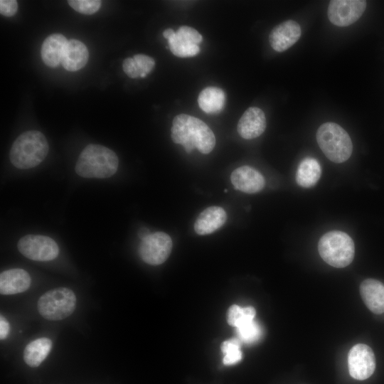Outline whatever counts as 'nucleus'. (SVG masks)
I'll list each match as a JSON object with an SVG mask.
<instances>
[{
    "instance_id": "nucleus-1",
    "label": "nucleus",
    "mask_w": 384,
    "mask_h": 384,
    "mask_svg": "<svg viewBox=\"0 0 384 384\" xmlns=\"http://www.w3.org/2000/svg\"><path fill=\"white\" fill-rule=\"evenodd\" d=\"M171 132L172 141L182 145L188 153L196 148L201 153L207 154L215 145V137L211 129L193 116L176 115L173 119Z\"/></svg>"
},
{
    "instance_id": "nucleus-2",
    "label": "nucleus",
    "mask_w": 384,
    "mask_h": 384,
    "mask_svg": "<svg viewBox=\"0 0 384 384\" xmlns=\"http://www.w3.org/2000/svg\"><path fill=\"white\" fill-rule=\"evenodd\" d=\"M118 157L111 149L100 144H88L80 153L75 171L84 178H105L117 171Z\"/></svg>"
},
{
    "instance_id": "nucleus-3",
    "label": "nucleus",
    "mask_w": 384,
    "mask_h": 384,
    "mask_svg": "<svg viewBox=\"0 0 384 384\" xmlns=\"http://www.w3.org/2000/svg\"><path fill=\"white\" fill-rule=\"evenodd\" d=\"M48 143L43 133L29 130L19 135L9 152L12 164L20 169H28L40 164L48 153Z\"/></svg>"
},
{
    "instance_id": "nucleus-4",
    "label": "nucleus",
    "mask_w": 384,
    "mask_h": 384,
    "mask_svg": "<svg viewBox=\"0 0 384 384\" xmlns=\"http://www.w3.org/2000/svg\"><path fill=\"white\" fill-rule=\"evenodd\" d=\"M316 141L325 156L333 162H344L352 154L353 144L351 137L336 123L322 124L317 129Z\"/></svg>"
},
{
    "instance_id": "nucleus-5",
    "label": "nucleus",
    "mask_w": 384,
    "mask_h": 384,
    "mask_svg": "<svg viewBox=\"0 0 384 384\" xmlns=\"http://www.w3.org/2000/svg\"><path fill=\"white\" fill-rule=\"evenodd\" d=\"M318 250L327 264L341 268L348 266L353 261L355 246L348 234L333 230L326 233L320 238Z\"/></svg>"
},
{
    "instance_id": "nucleus-6",
    "label": "nucleus",
    "mask_w": 384,
    "mask_h": 384,
    "mask_svg": "<svg viewBox=\"0 0 384 384\" xmlns=\"http://www.w3.org/2000/svg\"><path fill=\"white\" fill-rule=\"evenodd\" d=\"M76 297L74 292L66 287L50 289L44 293L37 303L39 314L50 321L62 320L74 311Z\"/></svg>"
},
{
    "instance_id": "nucleus-7",
    "label": "nucleus",
    "mask_w": 384,
    "mask_h": 384,
    "mask_svg": "<svg viewBox=\"0 0 384 384\" xmlns=\"http://www.w3.org/2000/svg\"><path fill=\"white\" fill-rule=\"evenodd\" d=\"M19 252L26 257L40 262L50 261L59 254V247L55 240L48 236L27 235L18 242Z\"/></svg>"
},
{
    "instance_id": "nucleus-8",
    "label": "nucleus",
    "mask_w": 384,
    "mask_h": 384,
    "mask_svg": "<svg viewBox=\"0 0 384 384\" xmlns=\"http://www.w3.org/2000/svg\"><path fill=\"white\" fill-rule=\"evenodd\" d=\"M173 242L171 237L164 232L151 233L142 240L139 247V256L151 265L164 263L169 257Z\"/></svg>"
},
{
    "instance_id": "nucleus-9",
    "label": "nucleus",
    "mask_w": 384,
    "mask_h": 384,
    "mask_svg": "<svg viewBox=\"0 0 384 384\" xmlns=\"http://www.w3.org/2000/svg\"><path fill=\"white\" fill-rule=\"evenodd\" d=\"M363 0H332L328 8V18L337 26H348L357 21L366 8Z\"/></svg>"
},
{
    "instance_id": "nucleus-10",
    "label": "nucleus",
    "mask_w": 384,
    "mask_h": 384,
    "mask_svg": "<svg viewBox=\"0 0 384 384\" xmlns=\"http://www.w3.org/2000/svg\"><path fill=\"white\" fill-rule=\"evenodd\" d=\"M348 366L352 378L359 380L368 378L375 368L373 350L363 343L353 346L348 353Z\"/></svg>"
},
{
    "instance_id": "nucleus-11",
    "label": "nucleus",
    "mask_w": 384,
    "mask_h": 384,
    "mask_svg": "<svg viewBox=\"0 0 384 384\" xmlns=\"http://www.w3.org/2000/svg\"><path fill=\"white\" fill-rule=\"evenodd\" d=\"M202 36L193 28L182 26L168 39L171 52L179 58L196 55L200 52Z\"/></svg>"
},
{
    "instance_id": "nucleus-12",
    "label": "nucleus",
    "mask_w": 384,
    "mask_h": 384,
    "mask_svg": "<svg viewBox=\"0 0 384 384\" xmlns=\"http://www.w3.org/2000/svg\"><path fill=\"white\" fill-rule=\"evenodd\" d=\"M301 35L299 24L294 20H287L276 26L271 31L269 41L274 50L284 52L294 45Z\"/></svg>"
},
{
    "instance_id": "nucleus-13",
    "label": "nucleus",
    "mask_w": 384,
    "mask_h": 384,
    "mask_svg": "<svg viewBox=\"0 0 384 384\" xmlns=\"http://www.w3.org/2000/svg\"><path fill=\"white\" fill-rule=\"evenodd\" d=\"M230 180L235 189L246 193L260 192L265 185L263 176L249 166L235 169L231 174Z\"/></svg>"
},
{
    "instance_id": "nucleus-14",
    "label": "nucleus",
    "mask_w": 384,
    "mask_h": 384,
    "mask_svg": "<svg viewBox=\"0 0 384 384\" xmlns=\"http://www.w3.org/2000/svg\"><path fill=\"white\" fill-rule=\"evenodd\" d=\"M266 125L263 111L258 107H250L239 119L237 130L242 138L252 139L260 137L265 132Z\"/></svg>"
},
{
    "instance_id": "nucleus-15",
    "label": "nucleus",
    "mask_w": 384,
    "mask_h": 384,
    "mask_svg": "<svg viewBox=\"0 0 384 384\" xmlns=\"http://www.w3.org/2000/svg\"><path fill=\"white\" fill-rule=\"evenodd\" d=\"M28 273L20 268L10 269L0 274V293L11 295L26 291L31 285Z\"/></svg>"
},
{
    "instance_id": "nucleus-16",
    "label": "nucleus",
    "mask_w": 384,
    "mask_h": 384,
    "mask_svg": "<svg viewBox=\"0 0 384 384\" xmlns=\"http://www.w3.org/2000/svg\"><path fill=\"white\" fill-rule=\"evenodd\" d=\"M225 210L219 206H210L203 210L196 218L194 230L200 235L213 233L226 222Z\"/></svg>"
},
{
    "instance_id": "nucleus-17",
    "label": "nucleus",
    "mask_w": 384,
    "mask_h": 384,
    "mask_svg": "<svg viewBox=\"0 0 384 384\" xmlns=\"http://www.w3.org/2000/svg\"><path fill=\"white\" fill-rule=\"evenodd\" d=\"M88 58L86 46L77 39H70L65 46L61 64L68 71H77L85 67Z\"/></svg>"
},
{
    "instance_id": "nucleus-18",
    "label": "nucleus",
    "mask_w": 384,
    "mask_h": 384,
    "mask_svg": "<svg viewBox=\"0 0 384 384\" xmlns=\"http://www.w3.org/2000/svg\"><path fill=\"white\" fill-rule=\"evenodd\" d=\"M361 297L367 307L373 313L384 312V285L380 282L367 279L360 286Z\"/></svg>"
},
{
    "instance_id": "nucleus-19",
    "label": "nucleus",
    "mask_w": 384,
    "mask_h": 384,
    "mask_svg": "<svg viewBox=\"0 0 384 384\" xmlns=\"http://www.w3.org/2000/svg\"><path fill=\"white\" fill-rule=\"evenodd\" d=\"M68 41L60 33H53L44 40L41 53L42 60L47 66L55 68L61 63Z\"/></svg>"
},
{
    "instance_id": "nucleus-20",
    "label": "nucleus",
    "mask_w": 384,
    "mask_h": 384,
    "mask_svg": "<svg viewBox=\"0 0 384 384\" xmlns=\"http://www.w3.org/2000/svg\"><path fill=\"white\" fill-rule=\"evenodd\" d=\"M321 174L319 162L314 158L306 157L299 164L296 181L303 188H311L316 184Z\"/></svg>"
},
{
    "instance_id": "nucleus-21",
    "label": "nucleus",
    "mask_w": 384,
    "mask_h": 384,
    "mask_svg": "<svg viewBox=\"0 0 384 384\" xmlns=\"http://www.w3.org/2000/svg\"><path fill=\"white\" fill-rule=\"evenodd\" d=\"M200 108L208 114H217L224 107L225 94L217 87H208L201 90L198 97Z\"/></svg>"
},
{
    "instance_id": "nucleus-22",
    "label": "nucleus",
    "mask_w": 384,
    "mask_h": 384,
    "mask_svg": "<svg viewBox=\"0 0 384 384\" xmlns=\"http://www.w3.org/2000/svg\"><path fill=\"white\" fill-rule=\"evenodd\" d=\"M52 347L50 338L43 337L30 342L24 348L23 360L30 367H38L46 359Z\"/></svg>"
},
{
    "instance_id": "nucleus-23",
    "label": "nucleus",
    "mask_w": 384,
    "mask_h": 384,
    "mask_svg": "<svg viewBox=\"0 0 384 384\" xmlns=\"http://www.w3.org/2000/svg\"><path fill=\"white\" fill-rule=\"evenodd\" d=\"M235 328L238 338L245 343L257 341L262 334L260 325L255 319L247 320Z\"/></svg>"
},
{
    "instance_id": "nucleus-24",
    "label": "nucleus",
    "mask_w": 384,
    "mask_h": 384,
    "mask_svg": "<svg viewBox=\"0 0 384 384\" xmlns=\"http://www.w3.org/2000/svg\"><path fill=\"white\" fill-rule=\"evenodd\" d=\"M256 311L252 306L240 307L234 304L230 306L227 313L228 323L234 327H237L241 323L254 319Z\"/></svg>"
},
{
    "instance_id": "nucleus-25",
    "label": "nucleus",
    "mask_w": 384,
    "mask_h": 384,
    "mask_svg": "<svg viewBox=\"0 0 384 384\" xmlns=\"http://www.w3.org/2000/svg\"><path fill=\"white\" fill-rule=\"evenodd\" d=\"M240 348V341L236 338L226 340L221 343L220 349L224 354L223 362L225 365H233L242 359Z\"/></svg>"
},
{
    "instance_id": "nucleus-26",
    "label": "nucleus",
    "mask_w": 384,
    "mask_h": 384,
    "mask_svg": "<svg viewBox=\"0 0 384 384\" xmlns=\"http://www.w3.org/2000/svg\"><path fill=\"white\" fill-rule=\"evenodd\" d=\"M68 2L75 11L88 15L97 12L102 3L99 0H70Z\"/></svg>"
},
{
    "instance_id": "nucleus-27",
    "label": "nucleus",
    "mask_w": 384,
    "mask_h": 384,
    "mask_svg": "<svg viewBox=\"0 0 384 384\" xmlns=\"http://www.w3.org/2000/svg\"><path fill=\"white\" fill-rule=\"evenodd\" d=\"M133 59L141 73V78H142L150 73L155 66L154 58L146 55L137 54L134 55Z\"/></svg>"
},
{
    "instance_id": "nucleus-28",
    "label": "nucleus",
    "mask_w": 384,
    "mask_h": 384,
    "mask_svg": "<svg viewBox=\"0 0 384 384\" xmlns=\"http://www.w3.org/2000/svg\"><path fill=\"white\" fill-rule=\"evenodd\" d=\"M122 68L128 77L131 78H141V73L133 58H126L123 61Z\"/></svg>"
},
{
    "instance_id": "nucleus-29",
    "label": "nucleus",
    "mask_w": 384,
    "mask_h": 384,
    "mask_svg": "<svg viewBox=\"0 0 384 384\" xmlns=\"http://www.w3.org/2000/svg\"><path fill=\"white\" fill-rule=\"evenodd\" d=\"M18 10V3L16 0H1L0 13L5 16H14Z\"/></svg>"
},
{
    "instance_id": "nucleus-30",
    "label": "nucleus",
    "mask_w": 384,
    "mask_h": 384,
    "mask_svg": "<svg viewBox=\"0 0 384 384\" xmlns=\"http://www.w3.org/2000/svg\"><path fill=\"white\" fill-rule=\"evenodd\" d=\"M9 333V324L6 319L1 315L0 316V338L3 340L7 337Z\"/></svg>"
},
{
    "instance_id": "nucleus-31",
    "label": "nucleus",
    "mask_w": 384,
    "mask_h": 384,
    "mask_svg": "<svg viewBox=\"0 0 384 384\" xmlns=\"http://www.w3.org/2000/svg\"><path fill=\"white\" fill-rule=\"evenodd\" d=\"M151 233L149 232V230L145 227L141 228L138 231V235L141 238V240H144Z\"/></svg>"
},
{
    "instance_id": "nucleus-32",
    "label": "nucleus",
    "mask_w": 384,
    "mask_h": 384,
    "mask_svg": "<svg viewBox=\"0 0 384 384\" xmlns=\"http://www.w3.org/2000/svg\"><path fill=\"white\" fill-rule=\"evenodd\" d=\"M175 33V31L171 28H166L163 32V36L167 40Z\"/></svg>"
}]
</instances>
